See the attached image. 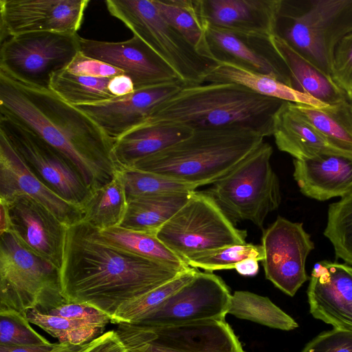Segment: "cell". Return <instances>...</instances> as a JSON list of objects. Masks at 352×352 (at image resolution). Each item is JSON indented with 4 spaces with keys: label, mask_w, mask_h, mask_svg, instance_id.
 I'll use <instances>...</instances> for the list:
<instances>
[{
    "label": "cell",
    "mask_w": 352,
    "mask_h": 352,
    "mask_svg": "<svg viewBox=\"0 0 352 352\" xmlns=\"http://www.w3.org/2000/svg\"><path fill=\"white\" fill-rule=\"evenodd\" d=\"M182 272L96 241L82 221L67 226L60 270L67 302L89 305L112 318L124 304Z\"/></svg>",
    "instance_id": "1"
},
{
    "label": "cell",
    "mask_w": 352,
    "mask_h": 352,
    "mask_svg": "<svg viewBox=\"0 0 352 352\" xmlns=\"http://www.w3.org/2000/svg\"><path fill=\"white\" fill-rule=\"evenodd\" d=\"M0 234L10 230V221L6 204L0 201Z\"/></svg>",
    "instance_id": "50"
},
{
    "label": "cell",
    "mask_w": 352,
    "mask_h": 352,
    "mask_svg": "<svg viewBox=\"0 0 352 352\" xmlns=\"http://www.w3.org/2000/svg\"><path fill=\"white\" fill-rule=\"evenodd\" d=\"M192 192L164 194L130 199L119 226L156 234L157 230L186 203Z\"/></svg>",
    "instance_id": "29"
},
{
    "label": "cell",
    "mask_w": 352,
    "mask_h": 352,
    "mask_svg": "<svg viewBox=\"0 0 352 352\" xmlns=\"http://www.w3.org/2000/svg\"><path fill=\"white\" fill-rule=\"evenodd\" d=\"M69 72L95 78H111L125 74L107 63L87 56L80 51L65 68Z\"/></svg>",
    "instance_id": "44"
},
{
    "label": "cell",
    "mask_w": 352,
    "mask_h": 352,
    "mask_svg": "<svg viewBox=\"0 0 352 352\" xmlns=\"http://www.w3.org/2000/svg\"><path fill=\"white\" fill-rule=\"evenodd\" d=\"M307 295L314 318L352 331V265L327 260L316 263Z\"/></svg>",
    "instance_id": "18"
},
{
    "label": "cell",
    "mask_w": 352,
    "mask_h": 352,
    "mask_svg": "<svg viewBox=\"0 0 352 352\" xmlns=\"http://www.w3.org/2000/svg\"><path fill=\"white\" fill-rule=\"evenodd\" d=\"M292 104L333 146L352 153V110L349 100L323 108Z\"/></svg>",
    "instance_id": "32"
},
{
    "label": "cell",
    "mask_w": 352,
    "mask_h": 352,
    "mask_svg": "<svg viewBox=\"0 0 352 352\" xmlns=\"http://www.w3.org/2000/svg\"><path fill=\"white\" fill-rule=\"evenodd\" d=\"M111 78L75 74L64 69L52 75L49 89L73 106L95 104L116 98L108 89Z\"/></svg>",
    "instance_id": "33"
},
{
    "label": "cell",
    "mask_w": 352,
    "mask_h": 352,
    "mask_svg": "<svg viewBox=\"0 0 352 352\" xmlns=\"http://www.w3.org/2000/svg\"><path fill=\"white\" fill-rule=\"evenodd\" d=\"M57 343L42 345H3L0 344V352H50Z\"/></svg>",
    "instance_id": "47"
},
{
    "label": "cell",
    "mask_w": 352,
    "mask_h": 352,
    "mask_svg": "<svg viewBox=\"0 0 352 352\" xmlns=\"http://www.w3.org/2000/svg\"><path fill=\"white\" fill-rule=\"evenodd\" d=\"M281 0H201L208 25L261 38L274 35Z\"/></svg>",
    "instance_id": "22"
},
{
    "label": "cell",
    "mask_w": 352,
    "mask_h": 352,
    "mask_svg": "<svg viewBox=\"0 0 352 352\" xmlns=\"http://www.w3.org/2000/svg\"><path fill=\"white\" fill-rule=\"evenodd\" d=\"M228 314L240 319L283 331L298 327L290 316L274 304L267 297L248 291H235L231 296Z\"/></svg>",
    "instance_id": "34"
},
{
    "label": "cell",
    "mask_w": 352,
    "mask_h": 352,
    "mask_svg": "<svg viewBox=\"0 0 352 352\" xmlns=\"http://www.w3.org/2000/svg\"><path fill=\"white\" fill-rule=\"evenodd\" d=\"M232 294L228 285L211 272L198 270L195 277L170 296L143 320L134 323L156 328L192 322L224 320Z\"/></svg>",
    "instance_id": "12"
},
{
    "label": "cell",
    "mask_w": 352,
    "mask_h": 352,
    "mask_svg": "<svg viewBox=\"0 0 352 352\" xmlns=\"http://www.w3.org/2000/svg\"><path fill=\"white\" fill-rule=\"evenodd\" d=\"M0 133L45 185L82 208L92 192L69 160L33 132L3 116H0Z\"/></svg>",
    "instance_id": "11"
},
{
    "label": "cell",
    "mask_w": 352,
    "mask_h": 352,
    "mask_svg": "<svg viewBox=\"0 0 352 352\" xmlns=\"http://www.w3.org/2000/svg\"><path fill=\"white\" fill-rule=\"evenodd\" d=\"M272 41L285 61L290 72L292 88L311 96L327 105L349 100L346 95L311 63L274 35Z\"/></svg>",
    "instance_id": "26"
},
{
    "label": "cell",
    "mask_w": 352,
    "mask_h": 352,
    "mask_svg": "<svg viewBox=\"0 0 352 352\" xmlns=\"http://www.w3.org/2000/svg\"><path fill=\"white\" fill-rule=\"evenodd\" d=\"M163 19L202 56L212 57L206 40L207 23L204 17L201 0H153ZM217 63V62H216Z\"/></svg>",
    "instance_id": "30"
},
{
    "label": "cell",
    "mask_w": 352,
    "mask_h": 352,
    "mask_svg": "<svg viewBox=\"0 0 352 352\" xmlns=\"http://www.w3.org/2000/svg\"><path fill=\"white\" fill-rule=\"evenodd\" d=\"M126 350L124 352H151L148 343L129 345L126 346Z\"/></svg>",
    "instance_id": "51"
},
{
    "label": "cell",
    "mask_w": 352,
    "mask_h": 352,
    "mask_svg": "<svg viewBox=\"0 0 352 352\" xmlns=\"http://www.w3.org/2000/svg\"><path fill=\"white\" fill-rule=\"evenodd\" d=\"M0 115L33 132L65 155L91 192L116 176L114 142L85 113L51 90L21 82L0 71Z\"/></svg>",
    "instance_id": "2"
},
{
    "label": "cell",
    "mask_w": 352,
    "mask_h": 352,
    "mask_svg": "<svg viewBox=\"0 0 352 352\" xmlns=\"http://www.w3.org/2000/svg\"><path fill=\"white\" fill-rule=\"evenodd\" d=\"M331 78L352 100V32L345 35L335 47Z\"/></svg>",
    "instance_id": "41"
},
{
    "label": "cell",
    "mask_w": 352,
    "mask_h": 352,
    "mask_svg": "<svg viewBox=\"0 0 352 352\" xmlns=\"http://www.w3.org/2000/svg\"><path fill=\"white\" fill-rule=\"evenodd\" d=\"M272 153V146L263 142L206 191L234 225L249 221L263 230L267 216L278 208L282 198Z\"/></svg>",
    "instance_id": "7"
},
{
    "label": "cell",
    "mask_w": 352,
    "mask_h": 352,
    "mask_svg": "<svg viewBox=\"0 0 352 352\" xmlns=\"http://www.w3.org/2000/svg\"><path fill=\"white\" fill-rule=\"evenodd\" d=\"M261 241L265 278L287 295L294 296L309 279L305 263L314 249L310 234L302 223L278 216L263 229Z\"/></svg>",
    "instance_id": "13"
},
{
    "label": "cell",
    "mask_w": 352,
    "mask_h": 352,
    "mask_svg": "<svg viewBox=\"0 0 352 352\" xmlns=\"http://www.w3.org/2000/svg\"><path fill=\"white\" fill-rule=\"evenodd\" d=\"M19 195L33 198L67 226L82 221V208L65 201L45 185L0 133V199Z\"/></svg>",
    "instance_id": "19"
},
{
    "label": "cell",
    "mask_w": 352,
    "mask_h": 352,
    "mask_svg": "<svg viewBox=\"0 0 352 352\" xmlns=\"http://www.w3.org/2000/svg\"><path fill=\"white\" fill-rule=\"evenodd\" d=\"M108 89L115 97H123L135 91L133 80L125 74L111 78L109 82Z\"/></svg>",
    "instance_id": "46"
},
{
    "label": "cell",
    "mask_w": 352,
    "mask_h": 352,
    "mask_svg": "<svg viewBox=\"0 0 352 352\" xmlns=\"http://www.w3.org/2000/svg\"><path fill=\"white\" fill-rule=\"evenodd\" d=\"M284 102L231 82L184 86L156 107L142 124L193 131L242 127L265 138L273 135L274 118Z\"/></svg>",
    "instance_id": "3"
},
{
    "label": "cell",
    "mask_w": 352,
    "mask_h": 352,
    "mask_svg": "<svg viewBox=\"0 0 352 352\" xmlns=\"http://www.w3.org/2000/svg\"><path fill=\"white\" fill-rule=\"evenodd\" d=\"M87 343L80 345L72 344L70 343H57L56 346L50 352H80Z\"/></svg>",
    "instance_id": "49"
},
{
    "label": "cell",
    "mask_w": 352,
    "mask_h": 352,
    "mask_svg": "<svg viewBox=\"0 0 352 352\" xmlns=\"http://www.w3.org/2000/svg\"><path fill=\"white\" fill-rule=\"evenodd\" d=\"M47 314L78 320L104 327L111 322V317L102 311L85 303L66 302L50 310Z\"/></svg>",
    "instance_id": "43"
},
{
    "label": "cell",
    "mask_w": 352,
    "mask_h": 352,
    "mask_svg": "<svg viewBox=\"0 0 352 352\" xmlns=\"http://www.w3.org/2000/svg\"><path fill=\"white\" fill-rule=\"evenodd\" d=\"M246 258H254L262 262L264 259L262 245L245 243L194 252L182 257L189 267L211 272L234 269L237 263Z\"/></svg>",
    "instance_id": "38"
},
{
    "label": "cell",
    "mask_w": 352,
    "mask_h": 352,
    "mask_svg": "<svg viewBox=\"0 0 352 352\" xmlns=\"http://www.w3.org/2000/svg\"><path fill=\"white\" fill-rule=\"evenodd\" d=\"M258 262L254 258H246L237 263L234 269L242 276H252L258 273Z\"/></svg>",
    "instance_id": "48"
},
{
    "label": "cell",
    "mask_w": 352,
    "mask_h": 352,
    "mask_svg": "<svg viewBox=\"0 0 352 352\" xmlns=\"http://www.w3.org/2000/svg\"><path fill=\"white\" fill-rule=\"evenodd\" d=\"M272 135L277 148L295 160H305L323 154L352 155L333 146L291 102L285 101L276 113Z\"/></svg>",
    "instance_id": "24"
},
{
    "label": "cell",
    "mask_w": 352,
    "mask_h": 352,
    "mask_svg": "<svg viewBox=\"0 0 352 352\" xmlns=\"http://www.w3.org/2000/svg\"><path fill=\"white\" fill-rule=\"evenodd\" d=\"M237 228L206 192L195 190L186 203L157 232V237L180 256L246 243Z\"/></svg>",
    "instance_id": "9"
},
{
    "label": "cell",
    "mask_w": 352,
    "mask_h": 352,
    "mask_svg": "<svg viewBox=\"0 0 352 352\" xmlns=\"http://www.w3.org/2000/svg\"><path fill=\"white\" fill-rule=\"evenodd\" d=\"M293 177L300 192L320 201L342 198L352 190V155L323 154L294 159Z\"/></svg>",
    "instance_id": "23"
},
{
    "label": "cell",
    "mask_w": 352,
    "mask_h": 352,
    "mask_svg": "<svg viewBox=\"0 0 352 352\" xmlns=\"http://www.w3.org/2000/svg\"><path fill=\"white\" fill-rule=\"evenodd\" d=\"M89 0H0V38L30 32L77 34Z\"/></svg>",
    "instance_id": "14"
},
{
    "label": "cell",
    "mask_w": 352,
    "mask_h": 352,
    "mask_svg": "<svg viewBox=\"0 0 352 352\" xmlns=\"http://www.w3.org/2000/svg\"><path fill=\"white\" fill-rule=\"evenodd\" d=\"M301 352H352V331L333 328L309 342Z\"/></svg>",
    "instance_id": "42"
},
{
    "label": "cell",
    "mask_w": 352,
    "mask_h": 352,
    "mask_svg": "<svg viewBox=\"0 0 352 352\" xmlns=\"http://www.w3.org/2000/svg\"><path fill=\"white\" fill-rule=\"evenodd\" d=\"M0 236V309L47 314L67 302L59 269L27 249L11 231Z\"/></svg>",
    "instance_id": "6"
},
{
    "label": "cell",
    "mask_w": 352,
    "mask_h": 352,
    "mask_svg": "<svg viewBox=\"0 0 352 352\" xmlns=\"http://www.w3.org/2000/svg\"><path fill=\"white\" fill-rule=\"evenodd\" d=\"M210 82L235 83L263 96L305 104L316 108L328 106L272 76L254 73L228 63H218L210 71L205 78V83Z\"/></svg>",
    "instance_id": "28"
},
{
    "label": "cell",
    "mask_w": 352,
    "mask_h": 352,
    "mask_svg": "<svg viewBox=\"0 0 352 352\" xmlns=\"http://www.w3.org/2000/svg\"><path fill=\"white\" fill-rule=\"evenodd\" d=\"M197 272V269L191 267L142 297L124 304L113 316L111 322L134 324L141 322L170 296L192 280Z\"/></svg>",
    "instance_id": "36"
},
{
    "label": "cell",
    "mask_w": 352,
    "mask_h": 352,
    "mask_svg": "<svg viewBox=\"0 0 352 352\" xmlns=\"http://www.w3.org/2000/svg\"><path fill=\"white\" fill-rule=\"evenodd\" d=\"M124 186L127 201L140 197L191 192L197 186L154 173L131 168L118 170Z\"/></svg>",
    "instance_id": "39"
},
{
    "label": "cell",
    "mask_w": 352,
    "mask_h": 352,
    "mask_svg": "<svg viewBox=\"0 0 352 352\" xmlns=\"http://www.w3.org/2000/svg\"><path fill=\"white\" fill-rule=\"evenodd\" d=\"M192 132L182 126L140 124L114 141L113 162L118 170L129 168L140 160L188 138Z\"/></svg>",
    "instance_id": "25"
},
{
    "label": "cell",
    "mask_w": 352,
    "mask_h": 352,
    "mask_svg": "<svg viewBox=\"0 0 352 352\" xmlns=\"http://www.w3.org/2000/svg\"><path fill=\"white\" fill-rule=\"evenodd\" d=\"M324 236L338 258L352 265V190L329 204Z\"/></svg>",
    "instance_id": "37"
},
{
    "label": "cell",
    "mask_w": 352,
    "mask_h": 352,
    "mask_svg": "<svg viewBox=\"0 0 352 352\" xmlns=\"http://www.w3.org/2000/svg\"><path fill=\"white\" fill-rule=\"evenodd\" d=\"M127 204L124 183L118 170L109 183L92 192L82 208V221L98 230L119 226Z\"/></svg>",
    "instance_id": "31"
},
{
    "label": "cell",
    "mask_w": 352,
    "mask_h": 352,
    "mask_svg": "<svg viewBox=\"0 0 352 352\" xmlns=\"http://www.w3.org/2000/svg\"><path fill=\"white\" fill-rule=\"evenodd\" d=\"M263 142V135L246 128L194 130L188 138L129 168L199 188L212 184L228 174Z\"/></svg>",
    "instance_id": "4"
},
{
    "label": "cell",
    "mask_w": 352,
    "mask_h": 352,
    "mask_svg": "<svg viewBox=\"0 0 352 352\" xmlns=\"http://www.w3.org/2000/svg\"><path fill=\"white\" fill-rule=\"evenodd\" d=\"M349 100V103H350L351 108V110H352V100Z\"/></svg>",
    "instance_id": "52"
},
{
    "label": "cell",
    "mask_w": 352,
    "mask_h": 352,
    "mask_svg": "<svg viewBox=\"0 0 352 352\" xmlns=\"http://www.w3.org/2000/svg\"><path fill=\"white\" fill-rule=\"evenodd\" d=\"M25 316L13 309H0V344H50L46 338L30 326Z\"/></svg>",
    "instance_id": "40"
},
{
    "label": "cell",
    "mask_w": 352,
    "mask_h": 352,
    "mask_svg": "<svg viewBox=\"0 0 352 352\" xmlns=\"http://www.w3.org/2000/svg\"><path fill=\"white\" fill-rule=\"evenodd\" d=\"M148 328L155 333V338L147 342L151 352H245L225 320Z\"/></svg>",
    "instance_id": "21"
},
{
    "label": "cell",
    "mask_w": 352,
    "mask_h": 352,
    "mask_svg": "<svg viewBox=\"0 0 352 352\" xmlns=\"http://www.w3.org/2000/svg\"><path fill=\"white\" fill-rule=\"evenodd\" d=\"M126 350L116 331H109L87 342L80 352H124Z\"/></svg>",
    "instance_id": "45"
},
{
    "label": "cell",
    "mask_w": 352,
    "mask_h": 352,
    "mask_svg": "<svg viewBox=\"0 0 352 352\" xmlns=\"http://www.w3.org/2000/svg\"><path fill=\"white\" fill-rule=\"evenodd\" d=\"M3 202L10 230L29 250L60 270L67 226L33 198L19 195Z\"/></svg>",
    "instance_id": "15"
},
{
    "label": "cell",
    "mask_w": 352,
    "mask_h": 352,
    "mask_svg": "<svg viewBox=\"0 0 352 352\" xmlns=\"http://www.w3.org/2000/svg\"><path fill=\"white\" fill-rule=\"evenodd\" d=\"M109 12L142 40L186 87L205 83L218 63L199 54L161 16L153 0H107Z\"/></svg>",
    "instance_id": "8"
},
{
    "label": "cell",
    "mask_w": 352,
    "mask_h": 352,
    "mask_svg": "<svg viewBox=\"0 0 352 352\" xmlns=\"http://www.w3.org/2000/svg\"><path fill=\"white\" fill-rule=\"evenodd\" d=\"M352 32V0H281L274 35L331 78L333 52Z\"/></svg>",
    "instance_id": "5"
},
{
    "label": "cell",
    "mask_w": 352,
    "mask_h": 352,
    "mask_svg": "<svg viewBox=\"0 0 352 352\" xmlns=\"http://www.w3.org/2000/svg\"><path fill=\"white\" fill-rule=\"evenodd\" d=\"M206 40L217 63L270 76L292 87L289 70L272 38L237 34L207 25Z\"/></svg>",
    "instance_id": "17"
},
{
    "label": "cell",
    "mask_w": 352,
    "mask_h": 352,
    "mask_svg": "<svg viewBox=\"0 0 352 352\" xmlns=\"http://www.w3.org/2000/svg\"><path fill=\"white\" fill-rule=\"evenodd\" d=\"M88 226L92 236L107 245L182 272L191 268L180 256L168 248L155 234L129 230L120 226L98 230Z\"/></svg>",
    "instance_id": "27"
},
{
    "label": "cell",
    "mask_w": 352,
    "mask_h": 352,
    "mask_svg": "<svg viewBox=\"0 0 352 352\" xmlns=\"http://www.w3.org/2000/svg\"><path fill=\"white\" fill-rule=\"evenodd\" d=\"M80 36L30 32L1 42L0 71L30 86L49 89L52 75L65 69L80 52Z\"/></svg>",
    "instance_id": "10"
},
{
    "label": "cell",
    "mask_w": 352,
    "mask_h": 352,
    "mask_svg": "<svg viewBox=\"0 0 352 352\" xmlns=\"http://www.w3.org/2000/svg\"><path fill=\"white\" fill-rule=\"evenodd\" d=\"M24 315L30 323L58 339L60 343L84 344L100 336L104 328L82 320L43 314L34 309L27 310Z\"/></svg>",
    "instance_id": "35"
},
{
    "label": "cell",
    "mask_w": 352,
    "mask_h": 352,
    "mask_svg": "<svg viewBox=\"0 0 352 352\" xmlns=\"http://www.w3.org/2000/svg\"><path fill=\"white\" fill-rule=\"evenodd\" d=\"M79 43L85 55L122 70L133 80L135 90L181 82L166 63L135 35L119 42L80 36Z\"/></svg>",
    "instance_id": "16"
},
{
    "label": "cell",
    "mask_w": 352,
    "mask_h": 352,
    "mask_svg": "<svg viewBox=\"0 0 352 352\" xmlns=\"http://www.w3.org/2000/svg\"><path fill=\"white\" fill-rule=\"evenodd\" d=\"M184 86L182 82L155 86L110 100L75 107L90 117L114 142L144 122L156 107Z\"/></svg>",
    "instance_id": "20"
}]
</instances>
